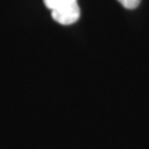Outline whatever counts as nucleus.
<instances>
[{
	"label": "nucleus",
	"mask_w": 149,
	"mask_h": 149,
	"mask_svg": "<svg viewBox=\"0 0 149 149\" xmlns=\"http://www.w3.org/2000/svg\"><path fill=\"white\" fill-rule=\"evenodd\" d=\"M44 4L51 11L54 21L61 25H72L79 21L80 7L77 0H44Z\"/></svg>",
	"instance_id": "f257e3e1"
},
{
	"label": "nucleus",
	"mask_w": 149,
	"mask_h": 149,
	"mask_svg": "<svg viewBox=\"0 0 149 149\" xmlns=\"http://www.w3.org/2000/svg\"><path fill=\"white\" fill-rule=\"evenodd\" d=\"M117 1H119L123 7H126L128 10H133V8H137V7H138L141 0H117Z\"/></svg>",
	"instance_id": "f03ea898"
}]
</instances>
